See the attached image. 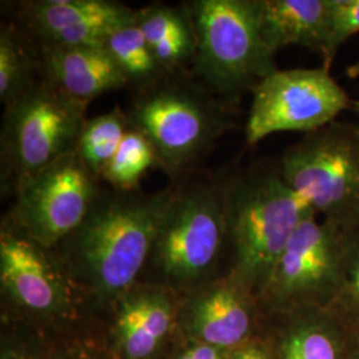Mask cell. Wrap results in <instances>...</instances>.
I'll list each match as a JSON object with an SVG mask.
<instances>
[{"label": "cell", "mask_w": 359, "mask_h": 359, "mask_svg": "<svg viewBox=\"0 0 359 359\" xmlns=\"http://www.w3.org/2000/svg\"><path fill=\"white\" fill-rule=\"evenodd\" d=\"M354 107H355V112H357V115H358L359 117V100H357V102L354 103Z\"/></svg>", "instance_id": "f546056e"}, {"label": "cell", "mask_w": 359, "mask_h": 359, "mask_svg": "<svg viewBox=\"0 0 359 359\" xmlns=\"http://www.w3.org/2000/svg\"><path fill=\"white\" fill-rule=\"evenodd\" d=\"M38 47L15 25L0 28V102L7 107L40 79Z\"/></svg>", "instance_id": "ac0fdd59"}, {"label": "cell", "mask_w": 359, "mask_h": 359, "mask_svg": "<svg viewBox=\"0 0 359 359\" xmlns=\"http://www.w3.org/2000/svg\"><path fill=\"white\" fill-rule=\"evenodd\" d=\"M346 231L310 212L277 258L258 295L262 310L329 308L338 283Z\"/></svg>", "instance_id": "ba28073f"}, {"label": "cell", "mask_w": 359, "mask_h": 359, "mask_svg": "<svg viewBox=\"0 0 359 359\" xmlns=\"http://www.w3.org/2000/svg\"><path fill=\"white\" fill-rule=\"evenodd\" d=\"M346 75L350 79H357L359 77V59L354 62L353 65H348L346 68Z\"/></svg>", "instance_id": "83f0119b"}, {"label": "cell", "mask_w": 359, "mask_h": 359, "mask_svg": "<svg viewBox=\"0 0 359 359\" xmlns=\"http://www.w3.org/2000/svg\"><path fill=\"white\" fill-rule=\"evenodd\" d=\"M258 306L256 295L229 274L193 299V332L201 344L237 350L250 341Z\"/></svg>", "instance_id": "4fadbf2b"}, {"label": "cell", "mask_w": 359, "mask_h": 359, "mask_svg": "<svg viewBox=\"0 0 359 359\" xmlns=\"http://www.w3.org/2000/svg\"><path fill=\"white\" fill-rule=\"evenodd\" d=\"M102 189V181L76 149L18 187L8 216L39 244L52 249L84 221Z\"/></svg>", "instance_id": "30bf717a"}, {"label": "cell", "mask_w": 359, "mask_h": 359, "mask_svg": "<svg viewBox=\"0 0 359 359\" xmlns=\"http://www.w3.org/2000/svg\"><path fill=\"white\" fill-rule=\"evenodd\" d=\"M345 359H359V329H350Z\"/></svg>", "instance_id": "4316f807"}, {"label": "cell", "mask_w": 359, "mask_h": 359, "mask_svg": "<svg viewBox=\"0 0 359 359\" xmlns=\"http://www.w3.org/2000/svg\"><path fill=\"white\" fill-rule=\"evenodd\" d=\"M13 218L0 231V281L3 292L19 306L34 313L56 314L71 304L65 270Z\"/></svg>", "instance_id": "8fae6325"}, {"label": "cell", "mask_w": 359, "mask_h": 359, "mask_svg": "<svg viewBox=\"0 0 359 359\" xmlns=\"http://www.w3.org/2000/svg\"><path fill=\"white\" fill-rule=\"evenodd\" d=\"M231 107L184 72L136 92L127 111L129 127L154 147L158 167L170 177L187 176L233 127Z\"/></svg>", "instance_id": "3957f363"}, {"label": "cell", "mask_w": 359, "mask_h": 359, "mask_svg": "<svg viewBox=\"0 0 359 359\" xmlns=\"http://www.w3.org/2000/svg\"><path fill=\"white\" fill-rule=\"evenodd\" d=\"M79 103L40 77L4 107L1 121V180L13 192L65 154L76 151L87 124Z\"/></svg>", "instance_id": "5b68a950"}, {"label": "cell", "mask_w": 359, "mask_h": 359, "mask_svg": "<svg viewBox=\"0 0 359 359\" xmlns=\"http://www.w3.org/2000/svg\"><path fill=\"white\" fill-rule=\"evenodd\" d=\"M231 359H271L268 350L262 345V342L249 341L244 346L234 350Z\"/></svg>", "instance_id": "484cf974"}, {"label": "cell", "mask_w": 359, "mask_h": 359, "mask_svg": "<svg viewBox=\"0 0 359 359\" xmlns=\"http://www.w3.org/2000/svg\"><path fill=\"white\" fill-rule=\"evenodd\" d=\"M179 359H228L225 350H221L217 347L209 346L205 344L198 342L197 345L191 347L188 351H185Z\"/></svg>", "instance_id": "d4e9b609"}, {"label": "cell", "mask_w": 359, "mask_h": 359, "mask_svg": "<svg viewBox=\"0 0 359 359\" xmlns=\"http://www.w3.org/2000/svg\"><path fill=\"white\" fill-rule=\"evenodd\" d=\"M359 32V0H329V25L322 67L330 69L347 39Z\"/></svg>", "instance_id": "cb8c5ba5"}, {"label": "cell", "mask_w": 359, "mask_h": 359, "mask_svg": "<svg viewBox=\"0 0 359 359\" xmlns=\"http://www.w3.org/2000/svg\"><path fill=\"white\" fill-rule=\"evenodd\" d=\"M117 341L128 359H147L167 337L173 304L164 287L135 289L118 298Z\"/></svg>", "instance_id": "2e32d148"}, {"label": "cell", "mask_w": 359, "mask_h": 359, "mask_svg": "<svg viewBox=\"0 0 359 359\" xmlns=\"http://www.w3.org/2000/svg\"><path fill=\"white\" fill-rule=\"evenodd\" d=\"M156 165H158L157 157L149 140L139 130L129 127L100 180L118 191H135L139 189L147 172Z\"/></svg>", "instance_id": "44dd1931"}, {"label": "cell", "mask_w": 359, "mask_h": 359, "mask_svg": "<svg viewBox=\"0 0 359 359\" xmlns=\"http://www.w3.org/2000/svg\"><path fill=\"white\" fill-rule=\"evenodd\" d=\"M1 359H27L25 355H22V354H19V353H16V351H13V350H7V351H4L3 354H1Z\"/></svg>", "instance_id": "f1b7e54d"}, {"label": "cell", "mask_w": 359, "mask_h": 359, "mask_svg": "<svg viewBox=\"0 0 359 359\" xmlns=\"http://www.w3.org/2000/svg\"><path fill=\"white\" fill-rule=\"evenodd\" d=\"M329 0H259V31L276 55L301 46L323 55L327 39Z\"/></svg>", "instance_id": "e0dca14e"}, {"label": "cell", "mask_w": 359, "mask_h": 359, "mask_svg": "<svg viewBox=\"0 0 359 359\" xmlns=\"http://www.w3.org/2000/svg\"><path fill=\"white\" fill-rule=\"evenodd\" d=\"M280 172L318 217L344 231L359 226V123L333 121L283 154Z\"/></svg>", "instance_id": "8992f818"}, {"label": "cell", "mask_w": 359, "mask_h": 359, "mask_svg": "<svg viewBox=\"0 0 359 359\" xmlns=\"http://www.w3.org/2000/svg\"><path fill=\"white\" fill-rule=\"evenodd\" d=\"M172 193L173 187L154 193L103 187L87 217L60 243L68 246L74 270L99 298L118 299L135 286Z\"/></svg>", "instance_id": "6da1fadb"}, {"label": "cell", "mask_w": 359, "mask_h": 359, "mask_svg": "<svg viewBox=\"0 0 359 359\" xmlns=\"http://www.w3.org/2000/svg\"><path fill=\"white\" fill-rule=\"evenodd\" d=\"M38 51L40 76L79 103L88 105L104 93L129 88L104 47H38Z\"/></svg>", "instance_id": "5bb4252c"}, {"label": "cell", "mask_w": 359, "mask_h": 359, "mask_svg": "<svg viewBox=\"0 0 359 359\" xmlns=\"http://www.w3.org/2000/svg\"><path fill=\"white\" fill-rule=\"evenodd\" d=\"M139 27L151 47L193 26L189 4L184 6H151L140 10Z\"/></svg>", "instance_id": "603a6c76"}, {"label": "cell", "mask_w": 359, "mask_h": 359, "mask_svg": "<svg viewBox=\"0 0 359 359\" xmlns=\"http://www.w3.org/2000/svg\"><path fill=\"white\" fill-rule=\"evenodd\" d=\"M281 320L262 345L271 359H345L350 329L329 308L271 311Z\"/></svg>", "instance_id": "9a60e30c"}, {"label": "cell", "mask_w": 359, "mask_h": 359, "mask_svg": "<svg viewBox=\"0 0 359 359\" xmlns=\"http://www.w3.org/2000/svg\"><path fill=\"white\" fill-rule=\"evenodd\" d=\"M245 136L249 145L280 132H313L337 120L351 100L326 68L277 69L252 90Z\"/></svg>", "instance_id": "9c48e42d"}, {"label": "cell", "mask_w": 359, "mask_h": 359, "mask_svg": "<svg viewBox=\"0 0 359 359\" xmlns=\"http://www.w3.org/2000/svg\"><path fill=\"white\" fill-rule=\"evenodd\" d=\"M189 8L197 36L192 76L234 108L278 69L261 36L259 0H194Z\"/></svg>", "instance_id": "277c9868"}, {"label": "cell", "mask_w": 359, "mask_h": 359, "mask_svg": "<svg viewBox=\"0 0 359 359\" xmlns=\"http://www.w3.org/2000/svg\"><path fill=\"white\" fill-rule=\"evenodd\" d=\"M139 11L114 0H34L22 3L19 19L38 47H103Z\"/></svg>", "instance_id": "7c38bea8"}, {"label": "cell", "mask_w": 359, "mask_h": 359, "mask_svg": "<svg viewBox=\"0 0 359 359\" xmlns=\"http://www.w3.org/2000/svg\"><path fill=\"white\" fill-rule=\"evenodd\" d=\"M128 129L127 112L118 107L87 121L79 140L77 154L96 179H102Z\"/></svg>", "instance_id": "ffe728a7"}, {"label": "cell", "mask_w": 359, "mask_h": 359, "mask_svg": "<svg viewBox=\"0 0 359 359\" xmlns=\"http://www.w3.org/2000/svg\"><path fill=\"white\" fill-rule=\"evenodd\" d=\"M225 204L226 240L234 250L229 274L258 299L277 258L313 210L285 182L278 167L225 180Z\"/></svg>", "instance_id": "7a4b0ae2"}, {"label": "cell", "mask_w": 359, "mask_h": 359, "mask_svg": "<svg viewBox=\"0 0 359 359\" xmlns=\"http://www.w3.org/2000/svg\"><path fill=\"white\" fill-rule=\"evenodd\" d=\"M137 19L139 15L135 20L118 27L107 38L103 46L123 75L127 77L129 88L136 92L152 87L168 75L157 62Z\"/></svg>", "instance_id": "d6986e66"}, {"label": "cell", "mask_w": 359, "mask_h": 359, "mask_svg": "<svg viewBox=\"0 0 359 359\" xmlns=\"http://www.w3.org/2000/svg\"><path fill=\"white\" fill-rule=\"evenodd\" d=\"M225 241V181L188 180L173 187L149 259L169 283H194L215 268Z\"/></svg>", "instance_id": "52a82bcc"}, {"label": "cell", "mask_w": 359, "mask_h": 359, "mask_svg": "<svg viewBox=\"0 0 359 359\" xmlns=\"http://www.w3.org/2000/svg\"><path fill=\"white\" fill-rule=\"evenodd\" d=\"M329 309L348 329H359V226L346 231L338 283Z\"/></svg>", "instance_id": "7402d4cb"}]
</instances>
